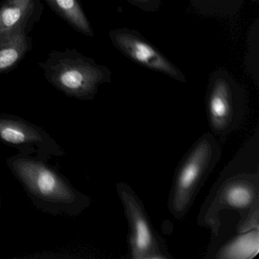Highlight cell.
<instances>
[{
    "mask_svg": "<svg viewBox=\"0 0 259 259\" xmlns=\"http://www.w3.org/2000/svg\"><path fill=\"white\" fill-rule=\"evenodd\" d=\"M43 13L41 0H4L0 4V35L19 28L32 31Z\"/></svg>",
    "mask_w": 259,
    "mask_h": 259,
    "instance_id": "9",
    "label": "cell"
},
{
    "mask_svg": "<svg viewBox=\"0 0 259 259\" xmlns=\"http://www.w3.org/2000/svg\"><path fill=\"white\" fill-rule=\"evenodd\" d=\"M222 148L211 133L200 136L182 158L176 169L167 207L177 220L185 218L201 188L218 165Z\"/></svg>",
    "mask_w": 259,
    "mask_h": 259,
    "instance_id": "3",
    "label": "cell"
},
{
    "mask_svg": "<svg viewBox=\"0 0 259 259\" xmlns=\"http://www.w3.org/2000/svg\"><path fill=\"white\" fill-rule=\"evenodd\" d=\"M38 65L51 85L68 98L80 101L93 100L99 86L110 79L107 68L75 49L51 51Z\"/></svg>",
    "mask_w": 259,
    "mask_h": 259,
    "instance_id": "4",
    "label": "cell"
},
{
    "mask_svg": "<svg viewBox=\"0 0 259 259\" xmlns=\"http://www.w3.org/2000/svg\"><path fill=\"white\" fill-rule=\"evenodd\" d=\"M6 164L34 207L44 213L77 218L92 204V198L78 190L49 161L18 152L7 158Z\"/></svg>",
    "mask_w": 259,
    "mask_h": 259,
    "instance_id": "2",
    "label": "cell"
},
{
    "mask_svg": "<svg viewBox=\"0 0 259 259\" xmlns=\"http://www.w3.org/2000/svg\"><path fill=\"white\" fill-rule=\"evenodd\" d=\"M224 210L239 213L238 233L259 229L258 130L220 174L198 213V225L213 233Z\"/></svg>",
    "mask_w": 259,
    "mask_h": 259,
    "instance_id": "1",
    "label": "cell"
},
{
    "mask_svg": "<svg viewBox=\"0 0 259 259\" xmlns=\"http://www.w3.org/2000/svg\"><path fill=\"white\" fill-rule=\"evenodd\" d=\"M116 192L128 224V253L132 259H172L164 239L153 226L134 189L125 182L116 183Z\"/></svg>",
    "mask_w": 259,
    "mask_h": 259,
    "instance_id": "5",
    "label": "cell"
},
{
    "mask_svg": "<svg viewBox=\"0 0 259 259\" xmlns=\"http://www.w3.org/2000/svg\"><path fill=\"white\" fill-rule=\"evenodd\" d=\"M51 10L73 29L88 37H93L92 25L79 0H45Z\"/></svg>",
    "mask_w": 259,
    "mask_h": 259,
    "instance_id": "11",
    "label": "cell"
},
{
    "mask_svg": "<svg viewBox=\"0 0 259 259\" xmlns=\"http://www.w3.org/2000/svg\"><path fill=\"white\" fill-rule=\"evenodd\" d=\"M207 122L215 137L224 138L236 131L243 122L245 107L225 78L214 80L206 102Z\"/></svg>",
    "mask_w": 259,
    "mask_h": 259,
    "instance_id": "7",
    "label": "cell"
},
{
    "mask_svg": "<svg viewBox=\"0 0 259 259\" xmlns=\"http://www.w3.org/2000/svg\"><path fill=\"white\" fill-rule=\"evenodd\" d=\"M0 142L16 148L19 152L35 154L49 161L66 154L61 145L46 130L27 119L9 113H0Z\"/></svg>",
    "mask_w": 259,
    "mask_h": 259,
    "instance_id": "6",
    "label": "cell"
},
{
    "mask_svg": "<svg viewBox=\"0 0 259 259\" xmlns=\"http://www.w3.org/2000/svg\"><path fill=\"white\" fill-rule=\"evenodd\" d=\"M30 32L26 28H19L0 35V75L16 69L32 50Z\"/></svg>",
    "mask_w": 259,
    "mask_h": 259,
    "instance_id": "10",
    "label": "cell"
},
{
    "mask_svg": "<svg viewBox=\"0 0 259 259\" xmlns=\"http://www.w3.org/2000/svg\"><path fill=\"white\" fill-rule=\"evenodd\" d=\"M2 206H3L2 198H1V193H0V211H1V210H2Z\"/></svg>",
    "mask_w": 259,
    "mask_h": 259,
    "instance_id": "13",
    "label": "cell"
},
{
    "mask_svg": "<svg viewBox=\"0 0 259 259\" xmlns=\"http://www.w3.org/2000/svg\"><path fill=\"white\" fill-rule=\"evenodd\" d=\"M119 49L135 61L149 69L185 81L184 75L172 66L161 54L140 37L127 32L114 33L113 37Z\"/></svg>",
    "mask_w": 259,
    "mask_h": 259,
    "instance_id": "8",
    "label": "cell"
},
{
    "mask_svg": "<svg viewBox=\"0 0 259 259\" xmlns=\"http://www.w3.org/2000/svg\"><path fill=\"white\" fill-rule=\"evenodd\" d=\"M130 1L136 3L137 4H148L151 0H130Z\"/></svg>",
    "mask_w": 259,
    "mask_h": 259,
    "instance_id": "12",
    "label": "cell"
}]
</instances>
